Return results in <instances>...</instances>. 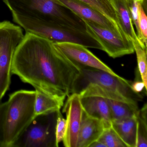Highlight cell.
I'll use <instances>...</instances> for the list:
<instances>
[{"instance_id":"cell-1","label":"cell","mask_w":147,"mask_h":147,"mask_svg":"<svg viewBox=\"0 0 147 147\" xmlns=\"http://www.w3.org/2000/svg\"><path fill=\"white\" fill-rule=\"evenodd\" d=\"M80 71L52 41L27 32L16 48L11 66L12 74L35 90L64 99L73 93Z\"/></svg>"},{"instance_id":"cell-2","label":"cell","mask_w":147,"mask_h":147,"mask_svg":"<svg viewBox=\"0 0 147 147\" xmlns=\"http://www.w3.org/2000/svg\"><path fill=\"white\" fill-rule=\"evenodd\" d=\"M36 91L20 90L0 104V147H11L35 116Z\"/></svg>"},{"instance_id":"cell-3","label":"cell","mask_w":147,"mask_h":147,"mask_svg":"<svg viewBox=\"0 0 147 147\" xmlns=\"http://www.w3.org/2000/svg\"><path fill=\"white\" fill-rule=\"evenodd\" d=\"M12 13L31 21L56 23L86 31L84 21L55 0H3Z\"/></svg>"},{"instance_id":"cell-4","label":"cell","mask_w":147,"mask_h":147,"mask_svg":"<svg viewBox=\"0 0 147 147\" xmlns=\"http://www.w3.org/2000/svg\"><path fill=\"white\" fill-rule=\"evenodd\" d=\"M13 20L26 32L47 38L53 42H70L87 48L103 51V48L85 31L56 23H42L31 21L18 16Z\"/></svg>"},{"instance_id":"cell-5","label":"cell","mask_w":147,"mask_h":147,"mask_svg":"<svg viewBox=\"0 0 147 147\" xmlns=\"http://www.w3.org/2000/svg\"><path fill=\"white\" fill-rule=\"evenodd\" d=\"M57 111L35 115L11 147H57L55 136Z\"/></svg>"},{"instance_id":"cell-6","label":"cell","mask_w":147,"mask_h":147,"mask_svg":"<svg viewBox=\"0 0 147 147\" xmlns=\"http://www.w3.org/2000/svg\"><path fill=\"white\" fill-rule=\"evenodd\" d=\"M91 83L120 94L137 102L142 101L143 99L141 93L133 91L131 87L132 82L104 70L88 67L81 69L80 74L74 85L73 93H80Z\"/></svg>"},{"instance_id":"cell-7","label":"cell","mask_w":147,"mask_h":147,"mask_svg":"<svg viewBox=\"0 0 147 147\" xmlns=\"http://www.w3.org/2000/svg\"><path fill=\"white\" fill-rule=\"evenodd\" d=\"M24 36L20 26L9 21L0 22V101L9 89L13 55Z\"/></svg>"},{"instance_id":"cell-8","label":"cell","mask_w":147,"mask_h":147,"mask_svg":"<svg viewBox=\"0 0 147 147\" xmlns=\"http://www.w3.org/2000/svg\"><path fill=\"white\" fill-rule=\"evenodd\" d=\"M86 25V31L99 43L109 56L113 58L131 55L135 52L131 41L120 38L115 33L98 24L82 20Z\"/></svg>"},{"instance_id":"cell-9","label":"cell","mask_w":147,"mask_h":147,"mask_svg":"<svg viewBox=\"0 0 147 147\" xmlns=\"http://www.w3.org/2000/svg\"><path fill=\"white\" fill-rule=\"evenodd\" d=\"M55 47L78 67L97 69L117 76L111 69L95 56L87 48L70 42H53Z\"/></svg>"},{"instance_id":"cell-10","label":"cell","mask_w":147,"mask_h":147,"mask_svg":"<svg viewBox=\"0 0 147 147\" xmlns=\"http://www.w3.org/2000/svg\"><path fill=\"white\" fill-rule=\"evenodd\" d=\"M64 103L62 112L66 115V131L62 142L66 147H77L83 108L80 94H71Z\"/></svg>"},{"instance_id":"cell-11","label":"cell","mask_w":147,"mask_h":147,"mask_svg":"<svg viewBox=\"0 0 147 147\" xmlns=\"http://www.w3.org/2000/svg\"><path fill=\"white\" fill-rule=\"evenodd\" d=\"M73 11L81 19L91 21L115 33L120 38L126 39L113 24L99 12L79 0H55Z\"/></svg>"},{"instance_id":"cell-12","label":"cell","mask_w":147,"mask_h":147,"mask_svg":"<svg viewBox=\"0 0 147 147\" xmlns=\"http://www.w3.org/2000/svg\"><path fill=\"white\" fill-rule=\"evenodd\" d=\"M103 122L88 115L83 110L77 147H89L99 138L105 129Z\"/></svg>"},{"instance_id":"cell-13","label":"cell","mask_w":147,"mask_h":147,"mask_svg":"<svg viewBox=\"0 0 147 147\" xmlns=\"http://www.w3.org/2000/svg\"><path fill=\"white\" fill-rule=\"evenodd\" d=\"M80 97L83 111L88 115L101 120L105 129L111 127L110 109L105 99L98 96Z\"/></svg>"},{"instance_id":"cell-14","label":"cell","mask_w":147,"mask_h":147,"mask_svg":"<svg viewBox=\"0 0 147 147\" xmlns=\"http://www.w3.org/2000/svg\"><path fill=\"white\" fill-rule=\"evenodd\" d=\"M137 114L123 120L113 121L112 127L127 147H136L137 134Z\"/></svg>"},{"instance_id":"cell-15","label":"cell","mask_w":147,"mask_h":147,"mask_svg":"<svg viewBox=\"0 0 147 147\" xmlns=\"http://www.w3.org/2000/svg\"><path fill=\"white\" fill-rule=\"evenodd\" d=\"M111 1L117 12L121 29L126 37L132 42L139 40L133 27L128 3L124 0H111Z\"/></svg>"},{"instance_id":"cell-16","label":"cell","mask_w":147,"mask_h":147,"mask_svg":"<svg viewBox=\"0 0 147 147\" xmlns=\"http://www.w3.org/2000/svg\"><path fill=\"white\" fill-rule=\"evenodd\" d=\"M81 97L98 96L107 99L122 101L130 105L137 109L138 108V102L128 98L116 92L104 88L94 84H89L79 93Z\"/></svg>"},{"instance_id":"cell-17","label":"cell","mask_w":147,"mask_h":147,"mask_svg":"<svg viewBox=\"0 0 147 147\" xmlns=\"http://www.w3.org/2000/svg\"><path fill=\"white\" fill-rule=\"evenodd\" d=\"M35 104V115L61 110L65 99L57 98L36 90Z\"/></svg>"},{"instance_id":"cell-18","label":"cell","mask_w":147,"mask_h":147,"mask_svg":"<svg viewBox=\"0 0 147 147\" xmlns=\"http://www.w3.org/2000/svg\"><path fill=\"white\" fill-rule=\"evenodd\" d=\"M88 5L92 8L99 12L111 21L118 30L127 40L125 35L122 30L119 21L117 12L113 5L111 0H79ZM131 41V40H130Z\"/></svg>"},{"instance_id":"cell-19","label":"cell","mask_w":147,"mask_h":147,"mask_svg":"<svg viewBox=\"0 0 147 147\" xmlns=\"http://www.w3.org/2000/svg\"><path fill=\"white\" fill-rule=\"evenodd\" d=\"M105 99L109 106L112 122L131 117L137 114L139 110L125 102Z\"/></svg>"},{"instance_id":"cell-20","label":"cell","mask_w":147,"mask_h":147,"mask_svg":"<svg viewBox=\"0 0 147 147\" xmlns=\"http://www.w3.org/2000/svg\"><path fill=\"white\" fill-rule=\"evenodd\" d=\"M132 42L136 55L138 72L145 88L147 89V46L139 40Z\"/></svg>"},{"instance_id":"cell-21","label":"cell","mask_w":147,"mask_h":147,"mask_svg":"<svg viewBox=\"0 0 147 147\" xmlns=\"http://www.w3.org/2000/svg\"><path fill=\"white\" fill-rule=\"evenodd\" d=\"M147 104L138 110L136 115L137 134L136 147H147Z\"/></svg>"},{"instance_id":"cell-22","label":"cell","mask_w":147,"mask_h":147,"mask_svg":"<svg viewBox=\"0 0 147 147\" xmlns=\"http://www.w3.org/2000/svg\"><path fill=\"white\" fill-rule=\"evenodd\" d=\"M98 140L106 147H127L112 126L105 129Z\"/></svg>"},{"instance_id":"cell-23","label":"cell","mask_w":147,"mask_h":147,"mask_svg":"<svg viewBox=\"0 0 147 147\" xmlns=\"http://www.w3.org/2000/svg\"><path fill=\"white\" fill-rule=\"evenodd\" d=\"M143 1L139 0L138 2L139 27L140 30V41L142 43L147 46V17L143 8Z\"/></svg>"},{"instance_id":"cell-24","label":"cell","mask_w":147,"mask_h":147,"mask_svg":"<svg viewBox=\"0 0 147 147\" xmlns=\"http://www.w3.org/2000/svg\"><path fill=\"white\" fill-rule=\"evenodd\" d=\"M66 120L63 118L61 110L57 111L56 125V141L57 147L59 144L62 142L66 131Z\"/></svg>"},{"instance_id":"cell-25","label":"cell","mask_w":147,"mask_h":147,"mask_svg":"<svg viewBox=\"0 0 147 147\" xmlns=\"http://www.w3.org/2000/svg\"><path fill=\"white\" fill-rule=\"evenodd\" d=\"M138 1H139V0H133L131 3L128 5H129V11L130 14L132 23L134 24L136 29L137 36L140 41L141 36H140V30H139V18H138Z\"/></svg>"},{"instance_id":"cell-26","label":"cell","mask_w":147,"mask_h":147,"mask_svg":"<svg viewBox=\"0 0 147 147\" xmlns=\"http://www.w3.org/2000/svg\"><path fill=\"white\" fill-rule=\"evenodd\" d=\"M131 87L134 92L138 93H140L143 91H147V89L145 88L144 83L142 81V79H136V80L131 83Z\"/></svg>"},{"instance_id":"cell-27","label":"cell","mask_w":147,"mask_h":147,"mask_svg":"<svg viewBox=\"0 0 147 147\" xmlns=\"http://www.w3.org/2000/svg\"><path fill=\"white\" fill-rule=\"evenodd\" d=\"M89 147H106L105 145L98 140L94 142Z\"/></svg>"},{"instance_id":"cell-28","label":"cell","mask_w":147,"mask_h":147,"mask_svg":"<svg viewBox=\"0 0 147 147\" xmlns=\"http://www.w3.org/2000/svg\"><path fill=\"white\" fill-rule=\"evenodd\" d=\"M143 1V8L146 13L147 12V0H142Z\"/></svg>"},{"instance_id":"cell-29","label":"cell","mask_w":147,"mask_h":147,"mask_svg":"<svg viewBox=\"0 0 147 147\" xmlns=\"http://www.w3.org/2000/svg\"><path fill=\"white\" fill-rule=\"evenodd\" d=\"M125 1H126L127 3H128V5L130 3H131L132 1H133V0H124Z\"/></svg>"},{"instance_id":"cell-30","label":"cell","mask_w":147,"mask_h":147,"mask_svg":"<svg viewBox=\"0 0 147 147\" xmlns=\"http://www.w3.org/2000/svg\"><path fill=\"white\" fill-rule=\"evenodd\" d=\"M0 102H1V101H0Z\"/></svg>"}]
</instances>
